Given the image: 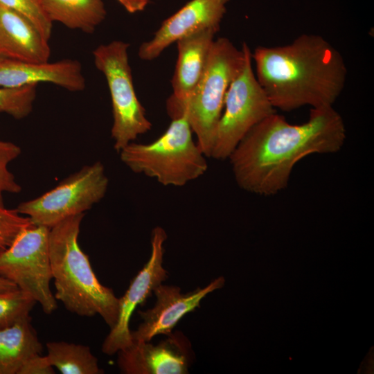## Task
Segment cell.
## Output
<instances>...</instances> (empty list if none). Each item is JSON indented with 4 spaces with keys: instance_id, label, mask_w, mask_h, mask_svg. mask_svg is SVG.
<instances>
[{
    "instance_id": "cb8c5ba5",
    "label": "cell",
    "mask_w": 374,
    "mask_h": 374,
    "mask_svg": "<svg viewBox=\"0 0 374 374\" xmlns=\"http://www.w3.org/2000/svg\"><path fill=\"white\" fill-rule=\"evenodd\" d=\"M33 222L15 209L0 206V253L15 240L18 234Z\"/></svg>"
},
{
    "instance_id": "7a4b0ae2",
    "label": "cell",
    "mask_w": 374,
    "mask_h": 374,
    "mask_svg": "<svg viewBox=\"0 0 374 374\" xmlns=\"http://www.w3.org/2000/svg\"><path fill=\"white\" fill-rule=\"evenodd\" d=\"M251 56L256 77L275 109L332 107L345 87L343 56L319 35L303 34L283 46H260Z\"/></svg>"
},
{
    "instance_id": "30bf717a",
    "label": "cell",
    "mask_w": 374,
    "mask_h": 374,
    "mask_svg": "<svg viewBox=\"0 0 374 374\" xmlns=\"http://www.w3.org/2000/svg\"><path fill=\"white\" fill-rule=\"evenodd\" d=\"M166 238L167 234L163 228L157 226L153 229L150 258L134 278L124 295L118 299V319L103 343L104 353L112 355L132 343L129 323L134 310L168 277L167 271L162 265Z\"/></svg>"
},
{
    "instance_id": "9c48e42d",
    "label": "cell",
    "mask_w": 374,
    "mask_h": 374,
    "mask_svg": "<svg viewBox=\"0 0 374 374\" xmlns=\"http://www.w3.org/2000/svg\"><path fill=\"white\" fill-rule=\"evenodd\" d=\"M109 179L100 161L83 166L42 195L20 203L16 210L37 225L51 228L84 213L105 197Z\"/></svg>"
},
{
    "instance_id": "e0dca14e",
    "label": "cell",
    "mask_w": 374,
    "mask_h": 374,
    "mask_svg": "<svg viewBox=\"0 0 374 374\" xmlns=\"http://www.w3.org/2000/svg\"><path fill=\"white\" fill-rule=\"evenodd\" d=\"M43 347L28 316L0 329V374H18L30 357L41 354Z\"/></svg>"
},
{
    "instance_id": "44dd1931",
    "label": "cell",
    "mask_w": 374,
    "mask_h": 374,
    "mask_svg": "<svg viewBox=\"0 0 374 374\" xmlns=\"http://www.w3.org/2000/svg\"><path fill=\"white\" fill-rule=\"evenodd\" d=\"M37 85L9 88L0 87V112L16 119L28 116L36 98Z\"/></svg>"
},
{
    "instance_id": "7402d4cb",
    "label": "cell",
    "mask_w": 374,
    "mask_h": 374,
    "mask_svg": "<svg viewBox=\"0 0 374 374\" xmlns=\"http://www.w3.org/2000/svg\"><path fill=\"white\" fill-rule=\"evenodd\" d=\"M0 4L27 18L45 39H49L53 23L43 10L40 0H0Z\"/></svg>"
},
{
    "instance_id": "ac0fdd59",
    "label": "cell",
    "mask_w": 374,
    "mask_h": 374,
    "mask_svg": "<svg viewBox=\"0 0 374 374\" xmlns=\"http://www.w3.org/2000/svg\"><path fill=\"white\" fill-rule=\"evenodd\" d=\"M46 15L53 23L91 33L105 19L103 0H40Z\"/></svg>"
},
{
    "instance_id": "277c9868",
    "label": "cell",
    "mask_w": 374,
    "mask_h": 374,
    "mask_svg": "<svg viewBox=\"0 0 374 374\" xmlns=\"http://www.w3.org/2000/svg\"><path fill=\"white\" fill-rule=\"evenodd\" d=\"M244 59V43L238 49L228 38L215 39L205 71L192 93L184 101L167 100L169 116L187 119L206 157L211 156L228 88L241 70Z\"/></svg>"
},
{
    "instance_id": "8fae6325",
    "label": "cell",
    "mask_w": 374,
    "mask_h": 374,
    "mask_svg": "<svg viewBox=\"0 0 374 374\" xmlns=\"http://www.w3.org/2000/svg\"><path fill=\"white\" fill-rule=\"evenodd\" d=\"M229 1L190 0L165 19L151 39L141 44L139 57L142 60H153L184 37L208 28L219 30Z\"/></svg>"
},
{
    "instance_id": "5b68a950",
    "label": "cell",
    "mask_w": 374,
    "mask_h": 374,
    "mask_svg": "<svg viewBox=\"0 0 374 374\" xmlns=\"http://www.w3.org/2000/svg\"><path fill=\"white\" fill-rule=\"evenodd\" d=\"M187 119H172L165 132L150 143L134 141L118 153L132 172L155 179L163 186H183L206 172V156L193 137Z\"/></svg>"
},
{
    "instance_id": "484cf974",
    "label": "cell",
    "mask_w": 374,
    "mask_h": 374,
    "mask_svg": "<svg viewBox=\"0 0 374 374\" xmlns=\"http://www.w3.org/2000/svg\"><path fill=\"white\" fill-rule=\"evenodd\" d=\"M128 12L134 14L144 10L150 0H117Z\"/></svg>"
},
{
    "instance_id": "ffe728a7",
    "label": "cell",
    "mask_w": 374,
    "mask_h": 374,
    "mask_svg": "<svg viewBox=\"0 0 374 374\" xmlns=\"http://www.w3.org/2000/svg\"><path fill=\"white\" fill-rule=\"evenodd\" d=\"M35 303L32 296L19 288L0 292V329L30 316Z\"/></svg>"
},
{
    "instance_id": "83f0119b",
    "label": "cell",
    "mask_w": 374,
    "mask_h": 374,
    "mask_svg": "<svg viewBox=\"0 0 374 374\" xmlns=\"http://www.w3.org/2000/svg\"><path fill=\"white\" fill-rule=\"evenodd\" d=\"M2 59H3V57H1L0 56V61H1V60Z\"/></svg>"
},
{
    "instance_id": "d6986e66",
    "label": "cell",
    "mask_w": 374,
    "mask_h": 374,
    "mask_svg": "<svg viewBox=\"0 0 374 374\" xmlns=\"http://www.w3.org/2000/svg\"><path fill=\"white\" fill-rule=\"evenodd\" d=\"M46 357L62 374H100L98 359L87 346L66 341H49Z\"/></svg>"
},
{
    "instance_id": "ba28073f",
    "label": "cell",
    "mask_w": 374,
    "mask_h": 374,
    "mask_svg": "<svg viewBox=\"0 0 374 374\" xmlns=\"http://www.w3.org/2000/svg\"><path fill=\"white\" fill-rule=\"evenodd\" d=\"M50 228L31 224L0 253V276L11 281L39 303L46 314L57 307L50 283Z\"/></svg>"
},
{
    "instance_id": "5bb4252c",
    "label": "cell",
    "mask_w": 374,
    "mask_h": 374,
    "mask_svg": "<svg viewBox=\"0 0 374 374\" xmlns=\"http://www.w3.org/2000/svg\"><path fill=\"white\" fill-rule=\"evenodd\" d=\"M52 83L70 91H81L86 80L80 62L64 59L55 62H28L3 58L0 61V87L16 88Z\"/></svg>"
},
{
    "instance_id": "6da1fadb",
    "label": "cell",
    "mask_w": 374,
    "mask_h": 374,
    "mask_svg": "<svg viewBox=\"0 0 374 374\" xmlns=\"http://www.w3.org/2000/svg\"><path fill=\"white\" fill-rule=\"evenodd\" d=\"M346 139L344 119L333 106L311 108L307 121L299 125L275 112L253 126L228 159L240 188L269 196L287 187L299 161L337 152Z\"/></svg>"
},
{
    "instance_id": "9a60e30c",
    "label": "cell",
    "mask_w": 374,
    "mask_h": 374,
    "mask_svg": "<svg viewBox=\"0 0 374 374\" xmlns=\"http://www.w3.org/2000/svg\"><path fill=\"white\" fill-rule=\"evenodd\" d=\"M51 49L33 24L0 4V56L28 62H48Z\"/></svg>"
},
{
    "instance_id": "603a6c76",
    "label": "cell",
    "mask_w": 374,
    "mask_h": 374,
    "mask_svg": "<svg viewBox=\"0 0 374 374\" xmlns=\"http://www.w3.org/2000/svg\"><path fill=\"white\" fill-rule=\"evenodd\" d=\"M20 154L19 146L10 141L0 140V206H4V193H19L21 190V186L8 168L9 163Z\"/></svg>"
},
{
    "instance_id": "4fadbf2b",
    "label": "cell",
    "mask_w": 374,
    "mask_h": 374,
    "mask_svg": "<svg viewBox=\"0 0 374 374\" xmlns=\"http://www.w3.org/2000/svg\"><path fill=\"white\" fill-rule=\"evenodd\" d=\"M224 282L221 276L203 288L198 287L187 293H181L177 286L159 285L153 290L157 297L154 306L139 312L143 322L137 330L131 331L132 340L150 341L156 335L171 334L185 314L199 307L207 294L222 288Z\"/></svg>"
},
{
    "instance_id": "3957f363",
    "label": "cell",
    "mask_w": 374,
    "mask_h": 374,
    "mask_svg": "<svg viewBox=\"0 0 374 374\" xmlns=\"http://www.w3.org/2000/svg\"><path fill=\"white\" fill-rule=\"evenodd\" d=\"M84 213L64 219L50 229L49 256L55 287V298L81 317L99 314L110 328L118 316V298L103 285L89 258L78 243Z\"/></svg>"
},
{
    "instance_id": "4316f807",
    "label": "cell",
    "mask_w": 374,
    "mask_h": 374,
    "mask_svg": "<svg viewBox=\"0 0 374 374\" xmlns=\"http://www.w3.org/2000/svg\"><path fill=\"white\" fill-rule=\"evenodd\" d=\"M17 288L15 284L0 276V292L11 291Z\"/></svg>"
},
{
    "instance_id": "7c38bea8",
    "label": "cell",
    "mask_w": 374,
    "mask_h": 374,
    "mask_svg": "<svg viewBox=\"0 0 374 374\" xmlns=\"http://www.w3.org/2000/svg\"><path fill=\"white\" fill-rule=\"evenodd\" d=\"M154 345L132 340L118 352V366L125 374H184L191 360L188 340L181 332L171 333Z\"/></svg>"
},
{
    "instance_id": "8992f818",
    "label": "cell",
    "mask_w": 374,
    "mask_h": 374,
    "mask_svg": "<svg viewBox=\"0 0 374 374\" xmlns=\"http://www.w3.org/2000/svg\"><path fill=\"white\" fill-rule=\"evenodd\" d=\"M129 46L127 42L114 40L97 46L92 53L94 64L105 75L109 90L113 114L111 134L118 153L152 127L134 89Z\"/></svg>"
},
{
    "instance_id": "2e32d148",
    "label": "cell",
    "mask_w": 374,
    "mask_h": 374,
    "mask_svg": "<svg viewBox=\"0 0 374 374\" xmlns=\"http://www.w3.org/2000/svg\"><path fill=\"white\" fill-rule=\"evenodd\" d=\"M219 30L204 29L179 39L178 56L171 80L175 101H184L189 97L201 80L208 60L215 35Z\"/></svg>"
},
{
    "instance_id": "52a82bcc",
    "label": "cell",
    "mask_w": 374,
    "mask_h": 374,
    "mask_svg": "<svg viewBox=\"0 0 374 374\" xmlns=\"http://www.w3.org/2000/svg\"><path fill=\"white\" fill-rule=\"evenodd\" d=\"M245 48L244 64L230 84L217 125L210 157L229 159L247 132L262 120L276 112L252 67L251 51Z\"/></svg>"
},
{
    "instance_id": "d4e9b609",
    "label": "cell",
    "mask_w": 374,
    "mask_h": 374,
    "mask_svg": "<svg viewBox=\"0 0 374 374\" xmlns=\"http://www.w3.org/2000/svg\"><path fill=\"white\" fill-rule=\"evenodd\" d=\"M53 366L49 362L46 355L41 354L34 355L28 358L21 367L18 374H54Z\"/></svg>"
}]
</instances>
